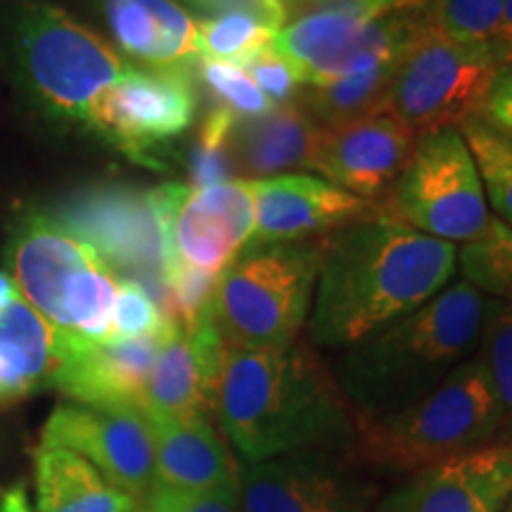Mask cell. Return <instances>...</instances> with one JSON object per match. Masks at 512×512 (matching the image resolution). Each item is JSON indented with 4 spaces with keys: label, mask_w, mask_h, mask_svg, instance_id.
Listing matches in <instances>:
<instances>
[{
    "label": "cell",
    "mask_w": 512,
    "mask_h": 512,
    "mask_svg": "<svg viewBox=\"0 0 512 512\" xmlns=\"http://www.w3.org/2000/svg\"><path fill=\"white\" fill-rule=\"evenodd\" d=\"M458 249L394 221L384 211L323 240L309 337L349 349L430 302L451 283Z\"/></svg>",
    "instance_id": "6da1fadb"
},
{
    "label": "cell",
    "mask_w": 512,
    "mask_h": 512,
    "mask_svg": "<svg viewBox=\"0 0 512 512\" xmlns=\"http://www.w3.org/2000/svg\"><path fill=\"white\" fill-rule=\"evenodd\" d=\"M245 463L354 453L356 415L304 342L287 349L226 347L214 408Z\"/></svg>",
    "instance_id": "7a4b0ae2"
},
{
    "label": "cell",
    "mask_w": 512,
    "mask_h": 512,
    "mask_svg": "<svg viewBox=\"0 0 512 512\" xmlns=\"http://www.w3.org/2000/svg\"><path fill=\"white\" fill-rule=\"evenodd\" d=\"M505 306L463 278L349 347L335 380L356 420L392 415L437 389L477 354L484 328Z\"/></svg>",
    "instance_id": "3957f363"
},
{
    "label": "cell",
    "mask_w": 512,
    "mask_h": 512,
    "mask_svg": "<svg viewBox=\"0 0 512 512\" xmlns=\"http://www.w3.org/2000/svg\"><path fill=\"white\" fill-rule=\"evenodd\" d=\"M354 453L363 463L418 472L501 441L503 422L482 358L453 370L437 389L392 415L356 420Z\"/></svg>",
    "instance_id": "277c9868"
},
{
    "label": "cell",
    "mask_w": 512,
    "mask_h": 512,
    "mask_svg": "<svg viewBox=\"0 0 512 512\" xmlns=\"http://www.w3.org/2000/svg\"><path fill=\"white\" fill-rule=\"evenodd\" d=\"M5 264L24 302L53 325L62 342H105L112 335L117 280L105 261L48 214L22 216Z\"/></svg>",
    "instance_id": "5b68a950"
},
{
    "label": "cell",
    "mask_w": 512,
    "mask_h": 512,
    "mask_svg": "<svg viewBox=\"0 0 512 512\" xmlns=\"http://www.w3.org/2000/svg\"><path fill=\"white\" fill-rule=\"evenodd\" d=\"M323 240L247 245L223 268L209 304L226 347L287 349L309 323Z\"/></svg>",
    "instance_id": "8992f818"
},
{
    "label": "cell",
    "mask_w": 512,
    "mask_h": 512,
    "mask_svg": "<svg viewBox=\"0 0 512 512\" xmlns=\"http://www.w3.org/2000/svg\"><path fill=\"white\" fill-rule=\"evenodd\" d=\"M12 36L24 86L53 117L86 124L100 93L128 72L105 38L46 0L17 5Z\"/></svg>",
    "instance_id": "52a82bcc"
},
{
    "label": "cell",
    "mask_w": 512,
    "mask_h": 512,
    "mask_svg": "<svg viewBox=\"0 0 512 512\" xmlns=\"http://www.w3.org/2000/svg\"><path fill=\"white\" fill-rule=\"evenodd\" d=\"M501 72L494 50L451 41L420 12L396 64L387 114L418 136L460 128L467 119L482 117Z\"/></svg>",
    "instance_id": "ba28073f"
},
{
    "label": "cell",
    "mask_w": 512,
    "mask_h": 512,
    "mask_svg": "<svg viewBox=\"0 0 512 512\" xmlns=\"http://www.w3.org/2000/svg\"><path fill=\"white\" fill-rule=\"evenodd\" d=\"M382 211L403 226L451 245H465L484 233L491 211L475 159L458 128L418 138Z\"/></svg>",
    "instance_id": "9c48e42d"
},
{
    "label": "cell",
    "mask_w": 512,
    "mask_h": 512,
    "mask_svg": "<svg viewBox=\"0 0 512 512\" xmlns=\"http://www.w3.org/2000/svg\"><path fill=\"white\" fill-rule=\"evenodd\" d=\"M57 226L88 245L112 273L136 280L166 316V223L155 190L100 185L57 204Z\"/></svg>",
    "instance_id": "30bf717a"
},
{
    "label": "cell",
    "mask_w": 512,
    "mask_h": 512,
    "mask_svg": "<svg viewBox=\"0 0 512 512\" xmlns=\"http://www.w3.org/2000/svg\"><path fill=\"white\" fill-rule=\"evenodd\" d=\"M195 69L166 72L128 67L93 102L86 124L126 157L159 166L155 152L181 138L195 121Z\"/></svg>",
    "instance_id": "8fae6325"
},
{
    "label": "cell",
    "mask_w": 512,
    "mask_h": 512,
    "mask_svg": "<svg viewBox=\"0 0 512 512\" xmlns=\"http://www.w3.org/2000/svg\"><path fill=\"white\" fill-rule=\"evenodd\" d=\"M155 192L166 223V264L178 259L221 275L252 240L254 197L245 178H228L207 188L164 183Z\"/></svg>",
    "instance_id": "7c38bea8"
},
{
    "label": "cell",
    "mask_w": 512,
    "mask_h": 512,
    "mask_svg": "<svg viewBox=\"0 0 512 512\" xmlns=\"http://www.w3.org/2000/svg\"><path fill=\"white\" fill-rule=\"evenodd\" d=\"M41 446L86 458L102 477L143 503L157 484L150 420L136 408H95L64 403L50 415Z\"/></svg>",
    "instance_id": "4fadbf2b"
},
{
    "label": "cell",
    "mask_w": 512,
    "mask_h": 512,
    "mask_svg": "<svg viewBox=\"0 0 512 512\" xmlns=\"http://www.w3.org/2000/svg\"><path fill=\"white\" fill-rule=\"evenodd\" d=\"M344 456L302 453L238 470L240 512H370L375 486Z\"/></svg>",
    "instance_id": "5bb4252c"
},
{
    "label": "cell",
    "mask_w": 512,
    "mask_h": 512,
    "mask_svg": "<svg viewBox=\"0 0 512 512\" xmlns=\"http://www.w3.org/2000/svg\"><path fill=\"white\" fill-rule=\"evenodd\" d=\"M254 197V233L249 245L316 242L373 219L380 202L363 200L309 174H280L249 181Z\"/></svg>",
    "instance_id": "9a60e30c"
},
{
    "label": "cell",
    "mask_w": 512,
    "mask_h": 512,
    "mask_svg": "<svg viewBox=\"0 0 512 512\" xmlns=\"http://www.w3.org/2000/svg\"><path fill=\"white\" fill-rule=\"evenodd\" d=\"M418 138L387 112L323 126L311 171L351 195L380 202L406 169Z\"/></svg>",
    "instance_id": "2e32d148"
},
{
    "label": "cell",
    "mask_w": 512,
    "mask_h": 512,
    "mask_svg": "<svg viewBox=\"0 0 512 512\" xmlns=\"http://www.w3.org/2000/svg\"><path fill=\"white\" fill-rule=\"evenodd\" d=\"M512 494V439L418 470L377 512H501Z\"/></svg>",
    "instance_id": "e0dca14e"
},
{
    "label": "cell",
    "mask_w": 512,
    "mask_h": 512,
    "mask_svg": "<svg viewBox=\"0 0 512 512\" xmlns=\"http://www.w3.org/2000/svg\"><path fill=\"white\" fill-rule=\"evenodd\" d=\"M223 351L226 342L216 330L209 309L188 330L171 325L145 389L143 413L147 418H209Z\"/></svg>",
    "instance_id": "ac0fdd59"
},
{
    "label": "cell",
    "mask_w": 512,
    "mask_h": 512,
    "mask_svg": "<svg viewBox=\"0 0 512 512\" xmlns=\"http://www.w3.org/2000/svg\"><path fill=\"white\" fill-rule=\"evenodd\" d=\"M162 339L164 335L105 342L60 339L62 361L50 387L83 406L143 411L145 389Z\"/></svg>",
    "instance_id": "d6986e66"
},
{
    "label": "cell",
    "mask_w": 512,
    "mask_h": 512,
    "mask_svg": "<svg viewBox=\"0 0 512 512\" xmlns=\"http://www.w3.org/2000/svg\"><path fill=\"white\" fill-rule=\"evenodd\" d=\"M119 50L147 69L192 72L197 22L176 0H102Z\"/></svg>",
    "instance_id": "ffe728a7"
},
{
    "label": "cell",
    "mask_w": 512,
    "mask_h": 512,
    "mask_svg": "<svg viewBox=\"0 0 512 512\" xmlns=\"http://www.w3.org/2000/svg\"><path fill=\"white\" fill-rule=\"evenodd\" d=\"M155 439L157 486L185 494L238 496V467L209 418H147Z\"/></svg>",
    "instance_id": "44dd1931"
},
{
    "label": "cell",
    "mask_w": 512,
    "mask_h": 512,
    "mask_svg": "<svg viewBox=\"0 0 512 512\" xmlns=\"http://www.w3.org/2000/svg\"><path fill=\"white\" fill-rule=\"evenodd\" d=\"M320 128L299 102L273 107L264 117L238 119L230 133V166L245 181L313 169Z\"/></svg>",
    "instance_id": "7402d4cb"
},
{
    "label": "cell",
    "mask_w": 512,
    "mask_h": 512,
    "mask_svg": "<svg viewBox=\"0 0 512 512\" xmlns=\"http://www.w3.org/2000/svg\"><path fill=\"white\" fill-rule=\"evenodd\" d=\"M60 361V337L34 306L24 297L0 306V406L50 387Z\"/></svg>",
    "instance_id": "603a6c76"
},
{
    "label": "cell",
    "mask_w": 512,
    "mask_h": 512,
    "mask_svg": "<svg viewBox=\"0 0 512 512\" xmlns=\"http://www.w3.org/2000/svg\"><path fill=\"white\" fill-rule=\"evenodd\" d=\"M38 512H131L140 501L64 448L36 451Z\"/></svg>",
    "instance_id": "cb8c5ba5"
},
{
    "label": "cell",
    "mask_w": 512,
    "mask_h": 512,
    "mask_svg": "<svg viewBox=\"0 0 512 512\" xmlns=\"http://www.w3.org/2000/svg\"><path fill=\"white\" fill-rule=\"evenodd\" d=\"M396 64H399V57L375 64L363 72L342 76L337 81L323 83V86H304L297 102L320 126L384 114Z\"/></svg>",
    "instance_id": "d4e9b609"
},
{
    "label": "cell",
    "mask_w": 512,
    "mask_h": 512,
    "mask_svg": "<svg viewBox=\"0 0 512 512\" xmlns=\"http://www.w3.org/2000/svg\"><path fill=\"white\" fill-rule=\"evenodd\" d=\"M458 131L475 159L489 211L512 228V133L484 117L467 119Z\"/></svg>",
    "instance_id": "484cf974"
},
{
    "label": "cell",
    "mask_w": 512,
    "mask_h": 512,
    "mask_svg": "<svg viewBox=\"0 0 512 512\" xmlns=\"http://www.w3.org/2000/svg\"><path fill=\"white\" fill-rule=\"evenodd\" d=\"M278 27L256 12L238 10L197 22V55L200 60L226 62L242 67L249 57L268 46Z\"/></svg>",
    "instance_id": "4316f807"
},
{
    "label": "cell",
    "mask_w": 512,
    "mask_h": 512,
    "mask_svg": "<svg viewBox=\"0 0 512 512\" xmlns=\"http://www.w3.org/2000/svg\"><path fill=\"white\" fill-rule=\"evenodd\" d=\"M463 278L486 297L512 306V228L491 216L479 238L458 252Z\"/></svg>",
    "instance_id": "83f0119b"
},
{
    "label": "cell",
    "mask_w": 512,
    "mask_h": 512,
    "mask_svg": "<svg viewBox=\"0 0 512 512\" xmlns=\"http://www.w3.org/2000/svg\"><path fill=\"white\" fill-rule=\"evenodd\" d=\"M422 12L427 22L451 41L496 53L503 0H425Z\"/></svg>",
    "instance_id": "f1b7e54d"
},
{
    "label": "cell",
    "mask_w": 512,
    "mask_h": 512,
    "mask_svg": "<svg viewBox=\"0 0 512 512\" xmlns=\"http://www.w3.org/2000/svg\"><path fill=\"white\" fill-rule=\"evenodd\" d=\"M195 74L200 76L204 91L209 93L211 107L223 110L238 119L264 117L273 110V102L256 88L245 69L238 64L197 60Z\"/></svg>",
    "instance_id": "f546056e"
},
{
    "label": "cell",
    "mask_w": 512,
    "mask_h": 512,
    "mask_svg": "<svg viewBox=\"0 0 512 512\" xmlns=\"http://www.w3.org/2000/svg\"><path fill=\"white\" fill-rule=\"evenodd\" d=\"M235 121L238 117H233V114L209 107L190 147V188H207V185L228 181L230 171H233L228 145Z\"/></svg>",
    "instance_id": "4dcf8cb0"
},
{
    "label": "cell",
    "mask_w": 512,
    "mask_h": 512,
    "mask_svg": "<svg viewBox=\"0 0 512 512\" xmlns=\"http://www.w3.org/2000/svg\"><path fill=\"white\" fill-rule=\"evenodd\" d=\"M477 356L482 358L486 375L494 387L501 411V441L512 439V306L496 313L484 328Z\"/></svg>",
    "instance_id": "1f68e13d"
},
{
    "label": "cell",
    "mask_w": 512,
    "mask_h": 512,
    "mask_svg": "<svg viewBox=\"0 0 512 512\" xmlns=\"http://www.w3.org/2000/svg\"><path fill=\"white\" fill-rule=\"evenodd\" d=\"M171 325L174 323L164 316V311L143 285L136 280H121L117 297H114L110 339L162 337Z\"/></svg>",
    "instance_id": "d6a6232c"
},
{
    "label": "cell",
    "mask_w": 512,
    "mask_h": 512,
    "mask_svg": "<svg viewBox=\"0 0 512 512\" xmlns=\"http://www.w3.org/2000/svg\"><path fill=\"white\" fill-rule=\"evenodd\" d=\"M242 69L252 76L256 88H259L275 107L290 105V102L299 100V93H302L304 88L302 76L297 74V69H294L283 55L275 53L273 46L259 50V53L249 57V60L242 64Z\"/></svg>",
    "instance_id": "836d02e7"
},
{
    "label": "cell",
    "mask_w": 512,
    "mask_h": 512,
    "mask_svg": "<svg viewBox=\"0 0 512 512\" xmlns=\"http://www.w3.org/2000/svg\"><path fill=\"white\" fill-rule=\"evenodd\" d=\"M171 512H240L238 496L223 494H185V491L157 486L150 491Z\"/></svg>",
    "instance_id": "e575fe53"
},
{
    "label": "cell",
    "mask_w": 512,
    "mask_h": 512,
    "mask_svg": "<svg viewBox=\"0 0 512 512\" xmlns=\"http://www.w3.org/2000/svg\"><path fill=\"white\" fill-rule=\"evenodd\" d=\"M190 5L195 10H200L204 19L226 15V12L247 10V12H256V15L271 19L275 27H278V31L285 24V12L264 3V0H190Z\"/></svg>",
    "instance_id": "d590c367"
},
{
    "label": "cell",
    "mask_w": 512,
    "mask_h": 512,
    "mask_svg": "<svg viewBox=\"0 0 512 512\" xmlns=\"http://www.w3.org/2000/svg\"><path fill=\"white\" fill-rule=\"evenodd\" d=\"M482 117L503 131L512 133V69H503L494 81Z\"/></svg>",
    "instance_id": "8d00e7d4"
},
{
    "label": "cell",
    "mask_w": 512,
    "mask_h": 512,
    "mask_svg": "<svg viewBox=\"0 0 512 512\" xmlns=\"http://www.w3.org/2000/svg\"><path fill=\"white\" fill-rule=\"evenodd\" d=\"M496 53L503 69H512V0H503L501 34H498Z\"/></svg>",
    "instance_id": "74e56055"
},
{
    "label": "cell",
    "mask_w": 512,
    "mask_h": 512,
    "mask_svg": "<svg viewBox=\"0 0 512 512\" xmlns=\"http://www.w3.org/2000/svg\"><path fill=\"white\" fill-rule=\"evenodd\" d=\"M0 512H31L24 484H17L12 486L10 491H3V498H0Z\"/></svg>",
    "instance_id": "f35d334b"
},
{
    "label": "cell",
    "mask_w": 512,
    "mask_h": 512,
    "mask_svg": "<svg viewBox=\"0 0 512 512\" xmlns=\"http://www.w3.org/2000/svg\"><path fill=\"white\" fill-rule=\"evenodd\" d=\"M17 297H22V292H19V287L15 280H12V275L0 273V306H5Z\"/></svg>",
    "instance_id": "ab89813d"
},
{
    "label": "cell",
    "mask_w": 512,
    "mask_h": 512,
    "mask_svg": "<svg viewBox=\"0 0 512 512\" xmlns=\"http://www.w3.org/2000/svg\"><path fill=\"white\" fill-rule=\"evenodd\" d=\"M264 3H268V5H273V8H280L285 12V17H287V10L290 8H294V5L299 3V0H264Z\"/></svg>",
    "instance_id": "60d3db41"
},
{
    "label": "cell",
    "mask_w": 512,
    "mask_h": 512,
    "mask_svg": "<svg viewBox=\"0 0 512 512\" xmlns=\"http://www.w3.org/2000/svg\"><path fill=\"white\" fill-rule=\"evenodd\" d=\"M501 512H512V494H510L508 501H505V505L501 508Z\"/></svg>",
    "instance_id": "b9f144b4"
},
{
    "label": "cell",
    "mask_w": 512,
    "mask_h": 512,
    "mask_svg": "<svg viewBox=\"0 0 512 512\" xmlns=\"http://www.w3.org/2000/svg\"><path fill=\"white\" fill-rule=\"evenodd\" d=\"M131 512H145V505H143V503H140V505H136V508H133Z\"/></svg>",
    "instance_id": "7bdbcfd3"
},
{
    "label": "cell",
    "mask_w": 512,
    "mask_h": 512,
    "mask_svg": "<svg viewBox=\"0 0 512 512\" xmlns=\"http://www.w3.org/2000/svg\"><path fill=\"white\" fill-rule=\"evenodd\" d=\"M0 491H3V489H0Z\"/></svg>",
    "instance_id": "ee69618b"
}]
</instances>
